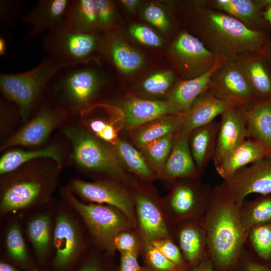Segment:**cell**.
<instances>
[{"label": "cell", "mask_w": 271, "mask_h": 271, "mask_svg": "<svg viewBox=\"0 0 271 271\" xmlns=\"http://www.w3.org/2000/svg\"><path fill=\"white\" fill-rule=\"evenodd\" d=\"M145 18L152 25L164 32L170 28V22L165 12L155 5L148 6L145 10Z\"/></svg>", "instance_id": "48"}, {"label": "cell", "mask_w": 271, "mask_h": 271, "mask_svg": "<svg viewBox=\"0 0 271 271\" xmlns=\"http://www.w3.org/2000/svg\"><path fill=\"white\" fill-rule=\"evenodd\" d=\"M220 116L213 160L215 166L247 139V137L246 122L238 107L231 106Z\"/></svg>", "instance_id": "20"}, {"label": "cell", "mask_w": 271, "mask_h": 271, "mask_svg": "<svg viewBox=\"0 0 271 271\" xmlns=\"http://www.w3.org/2000/svg\"><path fill=\"white\" fill-rule=\"evenodd\" d=\"M43 46L50 56L68 63L88 62L100 46L95 32L78 29L64 20L48 31Z\"/></svg>", "instance_id": "10"}, {"label": "cell", "mask_w": 271, "mask_h": 271, "mask_svg": "<svg viewBox=\"0 0 271 271\" xmlns=\"http://www.w3.org/2000/svg\"><path fill=\"white\" fill-rule=\"evenodd\" d=\"M182 122V114L162 116L130 130L132 141L137 148L140 149L158 139L171 134H177Z\"/></svg>", "instance_id": "32"}, {"label": "cell", "mask_w": 271, "mask_h": 271, "mask_svg": "<svg viewBox=\"0 0 271 271\" xmlns=\"http://www.w3.org/2000/svg\"><path fill=\"white\" fill-rule=\"evenodd\" d=\"M8 45L5 38L3 37L0 38V55L4 56L6 55Z\"/></svg>", "instance_id": "55"}, {"label": "cell", "mask_w": 271, "mask_h": 271, "mask_svg": "<svg viewBox=\"0 0 271 271\" xmlns=\"http://www.w3.org/2000/svg\"><path fill=\"white\" fill-rule=\"evenodd\" d=\"M80 63H68L49 55L33 68L17 73H1L0 88L5 98L18 108L27 121L50 81L61 69Z\"/></svg>", "instance_id": "6"}, {"label": "cell", "mask_w": 271, "mask_h": 271, "mask_svg": "<svg viewBox=\"0 0 271 271\" xmlns=\"http://www.w3.org/2000/svg\"><path fill=\"white\" fill-rule=\"evenodd\" d=\"M219 122L213 121L198 127L188 137L190 151L197 168L202 172L214 160Z\"/></svg>", "instance_id": "31"}, {"label": "cell", "mask_w": 271, "mask_h": 271, "mask_svg": "<svg viewBox=\"0 0 271 271\" xmlns=\"http://www.w3.org/2000/svg\"><path fill=\"white\" fill-rule=\"evenodd\" d=\"M233 106L207 90L187 112L183 114L182 124L177 134L188 137L194 129L213 121L216 117Z\"/></svg>", "instance_id": "22"}, {"label": "cell", "mask_w": 271, "mask_h": 271, "mask_svg": "<svg viewBox=\"0 0 271 271\" xmlns=\"http://www.w3.org/2000/svg\"><path fill=\"white\" fill-rule=\"evenodd\" d=\"M139 251L121 252L119 271H142L138 261Z\"/></svg>", "instance_id": "50"}, {"label": "cell", "mask_w": 271, "mask_h": 271, "mask_svg": "<svg viewBox=\"0 0 271 271\" xmlns=\"http://www.w3.org/2000/svg\"><path fill=\"white\" fill-rule=\"evenodd\" d=\"M41 158L52 159L60 167L62 158L58 148L49 146L34 151L13 150L6 152L0 159V174L1 176L11 173L31 161Z\"/></svg>", "instance_id": "33"}, {"label": "cell", "mask_w": 271, "mask_h": 271, "mask_svg": "<svg viewBox=\"0 0 271 271\" xmlns=\"http://www.w3.org/2000/svg\"><path fill=\"white\" fill-rule=\"evenodd\" d=\"M97 29H107L113 23L114 16L112 3L107 0H94Z\"/></svg>", "instance_id": "45"}, {"label": "cell", "mask_w": 271, "mask_h": 271, "mask_svg": "<svg viewBox=\"0 0 271 271\" xmlns=\"http://www.w3.org/2000/svg\"><path fill=\"white\" fill-rule=\"evenodd\" d=\"M150 243L160 250L167 258L177 266L187 268V264L184 259L180 249L173 238L159 239L154 240Z\"/></svg>", "instance_id": "41"}, {"label": "cell", "mask_w": 271, "mask_h": 271, "mask_svg": "<svg viewBox=\"0 0 271 271\" xmlns=\"http://www.w3.org/2000/svg\"><path fill=\"white\" fill-rule=\"evenodd\" d=\"M80 114L86 122L87 130L111 146L116 144L119 130L124 126L121 109L109 104L96 103Z\"/></svg>", "instance_id": "19"}, {"label": "cell", "mask_w": 271, "mask_h": 271, "mask_svg": "<svg viewBox=\"0 0 271 271\" xmlns=\"http://www.w3.org/2000/svg\"><path fill=\"white\" fill-rule=\"evenodd\" d=\"M130 34L141 43L152 47H159L162 44V39L151 28L141 25H133L129 28Z\"/></svg>", "instance_id": "46"}, {"label": "cell", "mask_w": 271, "mask_h": 271, "mask_svg": "<svg viewBox=\"0 0 271 271\" xmlns=\"http://www.w3.org/2000/svg\"><path fill=\"white\" fill-rule=\"evenodd\" d=\"M207 6L224 13L242 23L248 28L258 31L270 32L262 10L255 0H205Z\"/></svg>", "instance_id": "27"}, {"label": "cell", "mask_w": 271, "mask_h": 271, "mask_svg": "<svg viewBox=\"0 0 271 271\" xmlns=\"http://www.w3.org/2000/svg\"><path fill=\"white\" fill-rule=\"evenodd\" d=\"M191 271H219L214 269L211 259L208 256L194 266Z\"/></svg>", "instance_id": "51"}, {"label": "cell", "mask_w": 271, "mask_h": 271, "mask_svg": "<svg viewBox=\"0 0 271 271\" xmlns=\"http://www.w3.org/2000/svg\"><path fill=\"white\" fill-rule=\"evenodd\" d=\"M245 245L257 260L271 268V222L249 229Z\"/></svg>", "instance_id": "38"}, {"label": "cell", "mask_w": 271, "mask_h": 271, "mask_svg": "<svg viewBox=\"0 0 271 271\" xmlns=\"http://www.w3.org/2000/svg\"><path fill=\"white\" fill-rule=\"evenodd\" d=\"M174 80V73L172 71L156 73L144 81L143 88L145 91L151 94H163L169 90Z\"/></svg>", "instance_id": "40"}, {"label": "cell", "mask_w": 271, "mask_h": 271, "mask_svg": "<svg viewBox=\"0 0 271 271\" xmlns=\"http://www.w3.org/2000/svg\"><path fill=\"white\" fill-rule=\"evenodd\" d=\"M136 231L137 230L133 231L131 229L123 231L118 234L113 241L114 250H118L121 253L139 251L141 248H143L144 242L140 240L141 237Z\"/></svg>", "instance_id": "42"}, {"label": "cell", "mask_w": 271, "mask_h": 271, "mask_svg": "<svg viewBox=\"0 0 271 271\" xmlns=\"http://www.w3.org/2000/svg\"><path fill=\"white\" fill-rule=\"evenodd\" d=\"M94 246L78 213L63 199L57 201L50 271H75Z\"/></svg>", "instance_id": "4"}, {"label": "cell", "mask_w": 271, "mask_h": 271, "mask_svg": "<svg viewBox=\"0 0 271 271\" xmlns=\"http://www.w3.org/2000/svg\"><path fill=\"white\" fill-rule=\"evenodd\" d=\"M266 158L269 156L264 148L257 142L247 139L215 168L224 181L244 167Z\"/></svg>", "instance_id": "30"}, {"label": "cell", "mask_w": 271, "mask_h": 271, "mask_svg": "<svg viewBox=\"0 0 271 271\" xmlns=\"http://www.w3.org/2000/svg\"><path fill=\"white\" fill-rule=\"evenodd\" d=\"M120 2L126 8L132 10L137 7L139 1L137 0H122Z\"/></svg>", "instance_id": "54"}, {"label": "cell", "mask_w": 271, "mask_h": 271, "mask_svg": "<svg viewBox=\"0 0 271 271\" xmlns=\"http://www.w3.org/2000/svg\"><path fill=\"white\" fill-rule=\"evenodd\" d=\"M66 114L67 111L55 102L44 104L31 120L3 144L2 150L42 144Z\"/></svg>", "instance_id": "16"}, {"label": "cell", "mask_w": 271, "mask_h": 271, "mask_svg": "<svg viewBox=\"0 0 271 271\" xmlns=\"http://www.w3.org/2000/svg\"><path fill=\"white\" fill-rule=\"evenodd\" d=\"M238 60L256 100L271 99V70L264 55L252 54Z\"/></svg>", "instance_id": "29"}, {"label": "cell", "mask_w": 271, "mask_h": 271, "mask_svg": "<svg viewBox=\"0 0 271 271\" xmlns=\"http://www.w3.org/2000/svg\"><path fill=\"white\" fill-rule=\"evenodd\" d=\"M59 167L27 166L1 176L0 218L22 213L51 201Z\"/></svg>", "instance_id": "3"}, {"label": "cell", "mask_w": 271, "mask_h": 271, "mask_svg": "<svg viewBox=\"0 0 271 271\" xmlns=\"http://www.w3.org/2000/svg\"><path fill=\"white\" fill-rule=\"evenodd\" d=\"M0 271H23L12 263L1 258Z\"/></svg>", "instance_id": "52"}, {"label": "cell", "mask_w": 271, "mask_h": 271, "mask_svg": "<svg viewBox=\"0 0 271 271\" xmlns=\"http://www.w3.org/2000/svg\"><path fill=\"white\" fill-rule=\"evenodd\" d=\"M132 187L137 231L144 244L162 238H173L176 227L168 214L164 200L150 187L137 184Z\"/></svg>", "instance_id": "11"}, {"label": "cell", "mask_w": 271, "mask_h": 271, "mask_svg": "<svg viewBox=\"0 0 271 271\" xmlns=\"http://www.w3.org/2000/svg\"><path fill=\"white\" fill-rule=\"evenodd\" d=\"M255 2L262 10L267 6L271 5V0H255Z\"/></svg>", "instance_id": "57"}, {"label": "cell", "mask_w": 271, "mask_h": 271, "mask_svg": "<svg viewBox=\"0 0 271 271\" xmlns=\"http://www.w3.org/2000/svg\"><path fill=\"white\" fill-rule=\"evenodd\" d=\"M213 188L200 179L183 178L173 181L164 202L173 225L201 221L211 202Z\"/></svg>", "instance_id": "9"}, {"label": "cell", "mask_w": 271, "mask_h": 271, "mask_svg": "<svg viewBox=\"0 0 271 271\" xmlns=\"http://www.w3.org/2000/svg\"><path fill=\"white\" fill-rule=\"evenodd\" d=\"M2 219L5 221L1 231V258L23 271L37 266L33 254L27 243L20 215L12 214Z\"/></svg>", "instance_id": "17"}, {"label": "cell", "mask_w": 271, "mask_h": 271, "mask_svg": "<svg viewBox=\"0 0 271 271\" xmlns=\"http://www.w3.org/2000/svg\"><path fill=\"white\" fill-rule=\"evenodd\" d=\"M121 110L124 115V127L129 130L164 116L180 114L168 100L137 97L126 101Z\"/></svg>", "instance_id": "23"}, {"label": "cell", "mask_w": 271, "mask_h": 271, "mask_svg": "<svg viewBox=\"0 0 271 271\" xmlns=\"http://www.w3.org/2000/svg\"><path fill=\"white\" fill-rule=\"evenodd\" d=\"M71 143L73 158L83 171L133 187L134 183L122 165L112 146L81 127L71 125L63 130Z\"/></svg>", "instance_id": "5"}, {"label": "cell", "mask_w": 271, "mask_h": 271, "mask_svg": "<svg viewBox=\"0 0 271 271\" xmlns=\"http://www.w3.org/2000/svg\"><path fill=\"white\" fill-rule=\"evenodd\" d=\"M263 17L271 30V5L267 6L262 11Z\"/></svg>", "instance_id": "53"}, {"label": "cell", "mask_w": 271, "mask_h": 271, "mask_svg": "<svg viewBox=\"0 0 271 271\" xmlns=\"http://www.w3.org/2000/svg\"><path fill=\"white\" fill-rule=\"evenodd\" d=\"M28 271H50V270L48 268H42L37 266Z\"/></svg>", "instance_id": "58"}, {"label": "cell", "mask_w": 271, "mask_h": 271, "mask_svg": "<svg viewBox=\"0 0 271 271\" xmlns=\"http://www.w3.org/2000/svg\"><path fill=\"white\" fill-rule=\"evenodd\" d=\"M80 63L65 67L49 82L55 103L68 110L80 113L94 105L99 95L104 78L98 70Z\"/></svg>", "instance_id": "7"}, {"label": "cell", "mask_w": 271, "mask_h": 271, "mask_svg": "<svg viewBox=\"0 0 271 271\" xmlns=\"http://www.w3.org/2000/svg\"><path fill=\"white\" fill-rule=\"evenodd\" d=\"M224 181L240 206L251 194L271 193V158H266L249 165Z\"/></svg>", "instance_id": "18"}, {"label": "cell", "mask_w": 271, "mask_h": 271, "mask_svg": "<svg viewBox=\"0 0 271 271\" xmlns=\"http://www.w3.org/2000/svg\"><path fill=\"white\" fill-rule=\"evenodd\" d=\"M64 21L82 30L95 32L97 26L94 0H70Z\"/></svg>", "instance_id": "37"}, {"label": "cell", "mask_w": 271, "mask_h": 271, "mask_svg": "<svg viewBox=\"0 0 271 271\" xmlns=\"http://www.w3.org/2000/svg\"><path fill=\"white\" fill-rule=\"evenodd\" d=\"M124 184L111 179L87 182L73 179L67 188L76 196L88 202L105 204L120 210L137 230V223L131 191Z\"/></svg>", "instance_id": "13"}, {"label": "cell", "mask_w": 271, "mask_h": 271, "mask_svg": "<svg viewBox=\"0 0 271 271\" xmlns=\"http://www.w3.org/2000/svg\"><path fill=\"white\" fill-rule=\"evenodd\" d=\"M22 8V2L18 1H0V19L2 26H8L15 22Z\"/></svg>", "instance_id": "47"}, {"label": "cell", "mask_w": 271, "mask_h": 271, "mask_svg": "<svg viewBox=\"0 0 271 271\" xmlns=\"http://www.w3.org/2000/svg\"><path fill=\"white\" fill-rule=\"evenodd\" d=\"M144 271H157V270L151 269V270H145ZM169 271H187V268L181 267L178 266L175 268V269H172L171 270H169Z\"/></svg>", "instance_id": "59"}, {"label": "cell", "mask_w": 271, "mask_h": 271, "mask_svg": "<svg viewBox=\"0 0 271 271\" xmlns=\"http://www.w3.org/2000/svg\"><path fill=\"white\" fill-rule=\"evenodd\" d=\"M202 172L192 157L188 137L176 134L169 157L158 178L174 181L200 178Z\"/></svg>", "instance_id": "26"}, {"label": "cell", "mask_w": 271, "mask_h": 271, "mask_svg": "<svg viewBox=\"0 0 271 271\" xmlns=\"http://www.w3.org/2000/svg\"><path fill=\"white\" fill-rule=\"evenodd\" d=\"M57 201L19 213L27 240L39 267L49 268L54 254V231Z\"/></svg>", "instance_id": "12"}, {"label": "cell", "mask_w": 271, "mask_h": 271, "mask_svg": "<svg viewBox=\"0 0 271 271\" xmlns=\"http://www.w3.org/2000/svg\"><path fill=\"white\" fill-rule=\"evenodd\" d=\"M61 194L62 199L70 205L80 216L93 245L108 254L115 251L113 241L118 234L134 229L124 214L115 207L83 202L67 187L61 188Z\"/></svg>", "instance_id": "8"}, {"label": "cell", "mask_w": 271, "mask_h": 271, "mask_svg": "<svg viewBox=\"0 0 271 271\" xmlns=\"http://www.w3.org/2000/svg\"><path fill=\"white\" fill-rule=\"evenodd\" d=\"M176 134H171L155 140L139 149L157 178L171 153Z\"/></svg>", "instance_id": "39"}, {"label": "cell", "mask_w": 271, "mask_h": 271, "mask_svg": "<svg viewBox=\"0 0 271 271\" xmlns=\"http://www.w3.org/2000/svg\"><path fill=\"white\" fill-rule=\"evenodd\" d=\"M173 239L180 248L186 264L195 266L209 256L207 236L201 221L176 226Z\"/></svg>", "instance_id": "25"}, {"label": "cell", "mask_w": 271, "mask_h": 271, "mask_svg": "<svg viewBox=\"0 0 271 271\" xmlns=\"http://www.w3.org/2000/svg\"><path fill=\"white\" fill-rule=\"evenodd\" d=\"M143 248L146 260L153 270L169 271L178 267L151 243L144 244Z\"/></svg>", "instance_id": "44"}, {"label": "cell", "mask_w": 271, "mask_h": 271, "mask_svg": "<svg viewBox=\"0 0 271 271\" xmlns=\"http://www.w3.org/2000/svg\"><path fill=\"white\" fill-rule=\"evenodd\" d=\"M239 260L241 261L242 271H271V268L253 259L244 247Z\"/></svg>", "instance_id": "49"}, {"label": "cell", "mask_w": 271, "mask_h": 271, "mask_svg": "<svg viewBox=\"0 0 271 271\" xmlns=\"http://www.w3.org/2000/svg\"><path fill=\"white\" fill-rule=\"evenodd\" d=\"M172 52L178 68L188 79L205 73L221 59L198 38L186 31L181 32L176 37Z\"/></svg>", "instance_id": "14"}, {"label": "cell", "mask_w": 271, "mask_h": 271, "mask_svg": "<svg viewBox=\"0 0 271 271\" xmlns=\"http://www.w3.org/2000/svg\"><path fill=\"white\" fill-rule=\"evenodd\" d=\"M238 107L246 122L247 139L262 146L271 158V99L255 101Z\"/></svg>", "instance_id": "24"}, {"label": "cell", "mask_w": 271, "mask_h": 271, "mask_svg": "<svg viewBox=\"0 0 271 271\" xmlns=\"http://www.w3.org/2000/svg\"><path fill=\"white\" fill-rule=\"evenodd\" d=\"M240 205L224 181L213 187L209 206L201 220L207 239L209 256L222 271L238 264L245 246L246 232L239 214Z\"/></svg>", "instance_id": "2"}, {"label": "cell", "mask_w": 271, "mask_h": 271, "mask_svg": "<svg viewBox=\"0 0 271 271\" xmlns=\"http://www.w3.org/2000/svg\"><path fill=\"white\" fill-rule=\"evenodd\" d=\"M262 54L265 58L271 70V41Z\"/></svg>", "instance_id": "56"}, {"label": "cell", "mask_w": 271, "mask_h": 271, "mask_svg": "<svg viewBox=\"0 0 271 271\" xmlns=\"http://www.w3.org/2000/svg\"><path fill=\"white\" fill-rule=\"evenodd\" d=\"M106 254L107 253L94 246L75 271H109Z\"/></svg>", "instance_id": "43"}, {"label": "cell", "mask_w": 271, "mask_h": 271, "mask_svg": "<svg viewBox=\"0 0 271 271\" xmlns=\"http://www.w3.org/2000/svg\"><path fill=\"white\" fill-rule=\"evenodd\" d=\"M192 22L195 35L218 57L226 61L252 54H263L270 33L251 30L236 19L204 5L194 3Z\"/></svg>", "instance_id": "1"}, {"label": "cell", "mask_w": 271, "mask_h": 271, "mask_svg": "<svg viewBox=\"0 0 271 271\" xmlns=\"http://www.w3.org/2000/svg\"><path fill=\"white\" fill-rule=\"evenodd\" d=\"M70 0H40L28 12L23 15L22 22L31 26L26 37L32 40L63 22Z\"/></svg>", "instance_id": "21"}, {"label": "cell", "mask_w": 271, "mask_h": 271, "mask_svg": "<svg viewBox=\"0 0 271 271\" xmlns=\"http://www.w3.org/2000/svg\"><path fill=\"white\" fill-rule=\"evenodd\" d=\"M226 61L221 59L205 73L179 81L170 91L167 100L180 114L185 113L200 96L208 90L212 75Z\"/></svg>", "instance_id": "28"}, {"label": "cell", "mask_w": 271, "mask_h": 271, "mask_svg": "<svg viewBox=\"0 0 271 271\" xmlns=\"http://www.w3.org/2000/svg\"><path fill=\"white\" fill-rule=\"evenodd\" d=\"M239 214L246 232L252 227L271 222V193L245 200L239 207Z\"/></svg>", "instance_id": "36"}, {"label": "cell", "mask_w": 271, "mask_h": 271, "mask_svg": "<svg viewBox=\"0 0 271 271\" xmlns=\"http://www.w3.org/2000/svg\"><path fill=\"white\" fill-rule=\"evenodd\" d=\"M105 41V50L110 60L121 72L126 74L139 69L143 64L142 56L114 36Z\"/></svg>", "instance_id": "35"}, {"label": "cell", "mask_w": 271, "mask_h": 271, "mask_svg": "<svg viewBox=\"0 0 271 271\" xmlns=\"http://www.w3.org/2000/svg\"><path fill=\"white\" fill-rule=\"evenodd\" d=\"M239 107L256 101L238 60L226 61L213 74L208 89Z\"/></svg>", "instance_id": "15"}, {"label": "cell", "mask_w": 271, "mask_h": 271, "mask_svg": "<svg viewBox=\"0 0 271 271\" xmlns=\"http://www.w3.org/2000/svg\"><path fill=\"white\" fill-rule=\"evenodd\" d=\"M112 146L122 165L127 172L146 181H151L157 178L138 149L119 138Z\"/></svg>", "instance_id": "34"}]
</instances>
